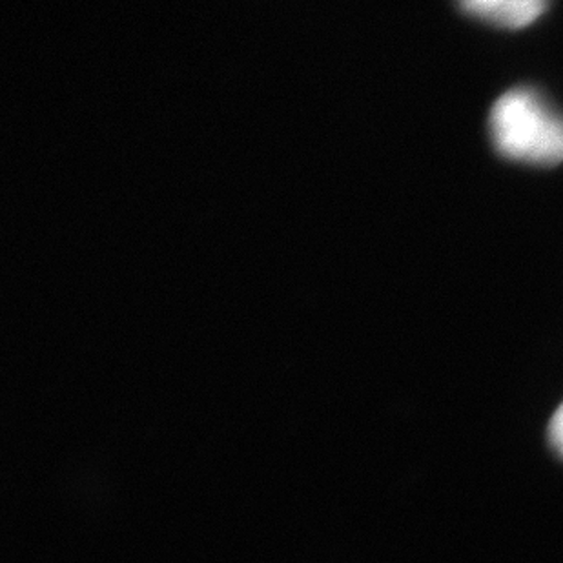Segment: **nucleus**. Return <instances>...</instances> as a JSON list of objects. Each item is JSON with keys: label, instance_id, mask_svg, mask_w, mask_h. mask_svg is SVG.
Masks as SVG:
<instances>
[{"label": "nucleus", "instance_id": "f03ea898", "mask_svg": "<svg viewBox=\"0 0 563 563\" xmlns=\"http://www.w3.org/2000/svg\"><path fill=\"white\" fill-rule=\"evenodd\" d=\"M463 10L468 15L505 27H521L531 24L548 8L545 2L537 0H476L463 2Z\"/></svg>", "mask_w": 563, "mask_h": 563}, {"label": "nucleus", "instance_id": "7ed1b4c3", "mask_svg": "<svg viewBox=\"0 0 563 563\" xmlns=\"http://www.w3.org/2000/svg\"><path fill=\"white\" fill-rule=\"evenodd\" d=\"M549 438L553 443L554 449L563 457V404L560 405L559 410L554 412L551 426H549Z\"/></svg>", "mask_w": 563, "mask_h": 563}, {"label": "nucleus", "instance_id": "f257e3e1", "mask_svg": "<svg viewBox=\"0 0 563 563\" xmlns=\"http://www.w3.org/2000/svg\"><path fill=\"white\" fill-rule=\"evenodd\" d=\"M496 148L509 159L556 165L563 161V115L529 88L498 99L489 119Z\"/></svg>", "mask_w": 563, "mask_h": 563}]
</instances>
